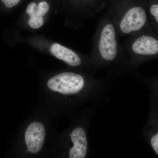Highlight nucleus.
I'll use <instances>...</instances> for the list:
<instances>
[{"instance_id": "6", "label": "nucleus", "mask_w": 158, "mask_h": 158, "mask_svg": "<svg viewBox=\"0 0 158 158\" xmlns=\"http://www.w3.org/2000/svg\"><path fill=\"white\" fill-rule=\"evenodd\" d=\"M50 52L57 59L64 61L71 66H78L81 63V60L77 54L59 44H53L51 47Z\"/></svg>"}, {"instance_id": "7", "label": "nucleus", "mask_w": 158, "mask_h": 158, "mask_svg": "<svg viewBox=\"0 0 158 158\" xmlns=\"http://www.w3.org/2000/svg\"><path fill=\"white\" fill-rule=\"evenodd\" d=\"M132 49L135 52L139 55H155L158 52V41L152 37L142 36L136 40Z\"/></svg>"}, {"instance_id": "12", "label": "nucleus", "mask_w": 158, "mask_h": 158, "mask_svg": "<svg viewBox=\"0 0 158 158\" xmlns=\"http://www.w3.org/2000/svg\"><path fill=\"white\" fill-rule=\"evenodd\" d=\"M150 12L152 15H154L156 20L158 22V6L157 5H153L150 8Z\"/></svg>"}, {"instance_id": "10", "label": "nucleus", "mask_w": 158, "mask_h": 158, "mask_svg": "<svg viewBox=\"0 0 158 158\" xmlns=\"http://www.w3.org/2000/svg\"><path fill=\"white\" fill-rule=\"evenodd\" d=\"M151 144L157 155H158V134H156L152 138Z\"/></svg>"}, {"instance_id": "4", "label": "nucleus", "mask_w": 158, "mask_h": 158, "mask_svg": "<svg viewBox=\"0 0 158 158\" xmlns=\"http://www.w3.org/2000/svg\"><path fill=\"white\" fill-rule=\"evenodd\" d=\"M146 15L144 9L137 7L127 12L120 23L121 31L125 33L140 30L145 24Z\"/></svg>"}, {"instance_id": "11", "label": "nucleus", "mask_w": 158, "mask_h": 158, "mask_svg": "<svg viewBox=\"0 0 158 158\" xmlns=\"http://www.w3.org/2000/svg\"><path fill=\"white\" fill-rule=\"evenodd\" d=\"M8 8H11L16 6L19 2L20 0H1Z\"/></svg>"}, {"instance_id": "3", "label": "nucleus", "mask_w": 158, "mask_h": 158, "mask_svg": "<svg viewBox=\"0 0 158 158\" xmlns=\"http://www.w3.org/2000/svg\"><path fill=\"white\" fill-rule=\"evenodd\" d=\"M46 132L44 126L41 123L34 122L27 129L25 139L27 147L32 153L39 152L43 146Z\"/></svg>"}, {"instance_id": "5", "label": "nucleus", "mask_w": 158, "mask_h": 158, "mask_svg": "<svg viewBox=\"0 0 158 158\" xmlns=\"http://www.w3.org/2000/svg\"><path fill=\"white\" fill-rule=\"evenodd\" d=\"M71 138L74 146L69 150V158H85L88 149V141L85 131L81 127L74 129L71 133Z\"/></svg>"}, {"instance_id": "1", "label": "nucleus", "mask_w": 158, "mask_h": 158, "mask_svg": "<svg viewBox=\"0 0 158 158\" xmlns=\"http://www.w3.org/2000/svg\"><path fill=\"white\" fill-rule=\"evenodd\" d=\"M47 85L53 91L65 94H73L82 90L84 86V79L77 74L63 73L49 79Z\"/></svg>"}, {"instance_id": "8", "label": "nucleus", "mask_w": 158, "mask_h": 158, "mask_svg": "<svg viewBox=\"0 0 158 158\" xmlns=\"http://www.w3.org/2000/svg\"><path fill=\"white\" fill-rule=\"evenodd\" d=\"M26 11L30 16L28 23L31 28L37 29L42 27L44 23V15L36 3L29 4Z\"/></svg>"}, {"instance_id": "9", "label": "nucleus", "mask_w": 158, "mask_h": 158, "mask_svg": "<svg viewBox=\"0 0 158 158\" xmlns=\"http://www.w3.org/2000/svg\"><path fill=\"white\" fill-rule=\"evenodd\" d=\"M38 6L44 16L47 13L49 9V6L48 4L45 2H42L40 3Z\"/></svg>"}, {"instance_id": "2", "label": "nucleus", "mask_w": 158, "mask_h": 158, "mask_svg": "<svg viewBox=\"0 0 158 158\" xmlns=\"http://www.w3.org/2000/svg\"><path fill=\"white\" fill-rule=\"evenodd\" d=\"M99 50L102 57L106 60L112 61L117 55V42L113 26L108 24L103 29L99 42Z\"/></svg>"}]
</instances>
